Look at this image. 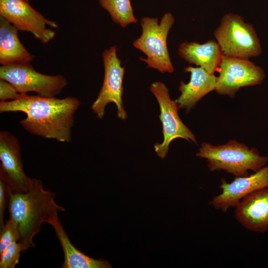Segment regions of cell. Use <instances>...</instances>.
<instances>
[{
    "mask_svg": "<svg viewBox=\"0 0 268 268\" xmlns=\"http://www.w3.org/2000/svg\"><path fill=\"white\" fill-rule=\"evenodd\" d=\"M19 241V235L15 224L9 218L0 231V254L12 242Z\"/></svg>",
    "mask_w": 268,
    "mask_h": 268,
    "instance_id": "cell-20",
    "label": "cell"
},
{
    "mask_svg": "<svg viewBox=\"0 0 268 268\" xmlns=\"http://www.w3.org/2000/svg\"><path fill=\"white\" fill-rule=\"evenodd\" d=\"M0 79L11 84L20 94L34 92L43 97H56L67 85V81L63 75L41 73L30 64L1 66Z\"/></svg>",
    "mask_w": 268,
    "mask_h": 268,
    "instance_id": "cell-6",
    "label": "cell"
},
{
    "mask_svg": "<svg viewBox=\"0 0 268 268\" xmlns=\"http://www.w3.org/2000/svg\"><path fill=\"white\" fill-rule=\"evenodd\" d=\"M178 54L186 62L201 67L211 74L219 69L223 56L217 41L212 40L203 44L184 42L179 46Z\"/></svg>",
    "mask_w": 268,
    "mask_h": 268,
    "instance_id": "cell-15",
    "label": "cell"
},
{
    "mask_svg": "<svg viewBox=\"0 0 268 268\" xmlns=\"http://www.w3.org/2000/svg\"><path fill=\"white\" fill-rule=\"evenodd\" d=\"M101 7L110 15L113 21L122 27L137 20L134 15L131 0H99Z\"/></svg>",
    "mask_w": 268,
    "mask_h": 268,
    "instance_id": "cell-18",
    "label": "cell"
},
{
    "mask_svg": "<svg viewBox=\"0 0 268 268\" xmlns=\"http://www.w3.org/2000/svg\"><path fill=\"white\" fill-rule=\"evenodd\" d=\"M150 90L158 103L160 112L159 118L162 126L163 140L154 145L157 155L164 159L168 154L170 144L176 138L197 143L195 135L180 118L178 104L171 100L166 86L160 81H156L151 84Z\"/></svg>",
    "mask_w": 268,
    "mask_h": 268,
    "instance_id": "cell-7",
    "label": "cell"
},
{
    "mask_svg": "<svg viewBox=\"0 0 268 268\" xmlns=\"http://www.w3.org/2000/svg\"><path fill=\"white\" fill-rule=\"evenodd\" d=\"M22 246L18 241L11 243L0 254V268H14L19 263Z\"/></svg>",
    "mask_w": 268,
    "mask_h": 268,
    "instance_id": "cell-19",
    "label": "cell"
},
{
    "mask_svg": "<svg viewBox=\"0 0 268 268\" xmlns=\"http://www.w3.org/2000/svg\"><path fill=\"white\" fill-rule=\"evenodd\" d=\"M218 69L215 90L230 97L241 87L260 84L265 77L263 69L248 59L223 55Z\"/></svg>",
    "mask_w": 268,
    "mask_h": 268,
    "instance_id": "cell-10",
    "label": "cell"
},
{
    "mask_svg": "<svg viewBox=\"0 0 268 268\" xmlns=\"http://www.w3.org/2000/svg\"><path fill=\"white\" fill-rule=\"evenodd\" d=\"M50 225L54 229L62 247L64 261L62 268H110V264L105 260H96L89 257L77 249L70 241L59 218Z\"/></svg>",
    "mask_w": 268,
    "mask_h": 268,
    "instance_id": "cell-17",
    "label": "cell"
},
{
    "mask_svg": "<svg viewBox=\"0 0 268 268\" xmlns=\"http://www.w3.org/2000/svg\"><path fill=\"white\" fill-rule=\"evenodd\" d=\"M196 156L206 160L210 171L224 170L236 177L248 176L249 170L257 172L268 161L257 149L232 140L218 145L203 142Z\"/></svg>",
    "mask_w": 268,
    "mask_h": 268,
    "instance_id": "cell-3",
    "label": "cell"
},
{
    "mask_svg": "<svg viewBox=\"0 0 268 268\" xmlns=\"http://www.w3.org/2000/svg\"><path fill=\"white\" fill-rule=\"evenodd\" d=\"M213 35L224 56L249 59L262 53L260 40L253 26L238 14L224 15Z\"/></svg>",
    "mask_w": 268,
    "mask_h": 268,
    "instance_id": "cell-5",
    "label": "cell"
},
{
    "mask_svg": "<svg viewBox=\"0 0 268 268\" xmlns=\"http://www.w3.org/2000/svg\"><path fill=\"white\" fill-rule=\"evenodd\" d=\"M235 208V218L245 229L256 233L268 232V187L247 195Z\"/></svg>",
    "mask_w": 268,
    "mask_h": 268,
    "instance_id": "cell-13",
    "label": "cell"
},
{
    "mask_svg": "<svg viewBox=\"0 0 268 268\" xmlns=\"http://www.w3.org/2000/svg\"><path fill=\"white\" fill-rule=\"evenodd\" d=\"M184 70L190 73V80L187 83L180 82L181 94L175 101L180 109L189 111L204 96L215 90L217 77L200 67L189 66Z\"/></svg>",
    "mask_w": 268,
    "mask_h": 268,
    "instance_id": "cell-14",
    "label": "cell"
},
{
    "mask_svg": "<svg viewBox=\"0 0 268 268\" xmlns=\"http://www.w3.org/2000/svg\"><path fill=\"white\" fill-rule=\"evenodd\" d=\"M18 30L11 23L0 17V64H30L34 56L20 41Z\"/></svg>",
    "mask_w": 268,
    "mask_h": 268,
    "instance_id": "cell-16",
    "label": "cell"
},
{
    "mask_svg": "<svg viewBox=\"0 0 268 268\" xmlns=\"http://www.w3.org/2000/svg\"><path fill=\"white\" fill-rule=\"evenodd\" d=\"M26 0V1H29V0Z\"/></svg>",
    "mask_w": 268,
    "mask_h": 268,
    "instance_id": "cell-23",
    "label": "cell"
},
{
    "mask_svg": "<svg viewBox=\"0 0 268 268\" xmlns=\"http://www.w3.org/2000/svg\"><path fill=\"white\" fill-rule=\"evenodd\" d=\"M78 98H63L20 94L16 99L0 102V113L23 112L21 126L31 134L61 142H70Z\"/></svg>",
    "mask_w": 268,
    "mask_h": 268,
    "instance_id": "cell-1",
    "label": "cell"
},
{
    "mask_svg": "<svg viewBox=\"0 0 268 268\" xmlns=\"http://www.w3.org/2000/svg\"><path fill=\"white\" fill-rule=\"evenodd\" d=\"M0 17L18 31L31 33L43 44L49 42L56 35V32L47 26L59 28L56 22L45 18L25 0H0Z\"/></svg>",
    "mask_w": 268,
    "mask_h": 268,
    "instance_id": "cell-9",
    "label": "cell"
},
{
    "mask_svg": "<svg viewBox=\"0 0 268 268\" xmlns=\"http://www.w3.org/2000/svg\"><path fill=\"white\" fill-rule=\"evenodd\" d=\"M104 67L103 84L91 109L98 119H102L106 106L113 103L117 107L118 118L125 120L127 114L123 103V78L125 67L117 55L115 46L105 50L102 53Z\"/></svg>",
    "mask_w": 268,
    "mask_h": 268,
    "instance_id": "cell-8",
    "label": "cell"
},
{
    "mask_svg": "<svg viewBox=\"0 0 268 268\" xmlns=\"http://www.w3.org/2000/svg\"><path fill=\"white\" fill-rule=\"evenodd\" d=\"M56 195L45 190L41 180L33 178L26 192L10 193L8 210L17 229L22 252L35 246L33 239L41 230L42 224H49L65 209L55 201Z\"/></svg>",
    "mask_w": 268,
    "mask_h": 268,
    "instance_id": "cell-2",
    "label": "cell"
},
{
    "mask_svg": "<svg viewBox=\"0 0 268 268\" xmlns=\"http://www.w3.org/2000/svg\"><path fill=\"white\" fill-rule=\"evenodd\" d=\"M174 20L170 12L165 13L159 23L156 18L144 17L141 19L142 33L133 45L146 56L147 58H140V60L146 63L148 67L163 73L174 71L167 49V38Z\"/></svg>",
    "mask_w": 268,
    "mask_h": 268,
    "instance_id": "cell-4",
    "label": "cell"
},
{
    "mask_svg": "<svg viewBox=\"0 0 268 268\" xmlns=\"http://www.w3.org/2000/svg\"><path fill=\"white\" fill-rule=\"evenodd\" d=\"M11 192L6 182L0 177V228L4 226L3 216L5 209L8 205Z\"/></svg>",
    "mask_w": 268,
    "mask_h": 268,
    "instance_id": "cell-21",
    "label": "cell"
},
{
    "mask_svg": "<svg viewBox=\"0 0 268 268\" xmlns=\"http://www.w3.org/2000/svg\"><path fill=\"white\" fill-rule=\"evenodd\" d=\"M20 95L15 88L8 81L0 79V100L1 102L13 100Z\"/></svg>",
    "mask_w": 268,
    "mask_h": 268,
    "instance_id": "cell-22",
    "label": "cell"
},
{
    "mask_svg": "<svg viewBox=\"0 0 268 268\" xmlns=\"http://www.w3.org/2000/svg\"><path fill=\"white\" fill-rule=\"evenodd\" d=\"M268 187V165L254 174L243 177H236L228 183L221 179L219 194L213 197L209 203L215 209L226 212L235 207L247 195L259 189Z\"/></svg>",
    "mask_w": 268,
    "mask_h": 268,
    "instance_id": "cell-12",
    "label": "cell"
},
{
    "mask_svg": "<svg viewBox=\"0 0 268 268\" xmlns=\"http://www.w3.org/2000/svg\"><path fill=\"white\" fill-rule=\"evenodd\" d=\"M0 177L11 193L24 192L31 187L33 178L24 171L19 140L6 131L0 132Z\"/></svg>",
    "mask_w": 268,
    "mask_h": 268,
    "instance_id": "cell-11",
    "label": "cell"
}]
</instances>
